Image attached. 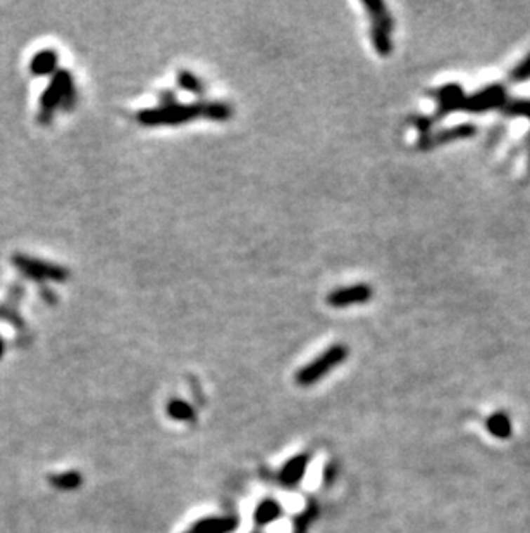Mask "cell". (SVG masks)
Masks as SVG:
<instances>
[{
	"label": "cell",
	"mask_w": 530,
	"mask_h": 533,
	"mask_svg": "<svg viewBox=\"0 0 530 533\" xmlns=\"http://www.w3.org/2000/svg\"><path fill=\"white\" fill-rule=\"evenodd\" d=\"M74 98H76L74 78H72L71 71L57 70L55 73H53L47 89L41 92V97H40V123H44V124L51 123L55 109L59 108V105L69 108V102L72 105Z\"/></svg>",
	"instance_id": "6da1fadb"
},
{
	"label": "cell",
	"mask_w": 530,
	"mask_h": 533,
	"mask_svg": "<svg viewBox=\"0 0 530 533\" xmlns=\"http://www.w3.org/2000/svg\"><path fill=\"white\" fill-rule=\"evenodd\" d=\"M204 116V102L198 104H171L143 109L138 113V123L143 127H176Z\"/></svg>",
	"instance_id": "7a4b0ae2"
},
{
	"label": "cell",
	"mask_w": 530,
	"mask_h": 533,
	"mask_svg": "<svg viewBox=\"0 0 530 533\" xmlns=\"http://www.w3.org/2000/svg\"><path fill=\"white\" fill-rule=\"evenodd\" d=\"M350 350L345 344H334L329 349L324 350L319 357L303 366L296 373V383L301 387H310L314 383L326 378L333 369H336L339 364H343L348 357Z\"/></svg>",
	"instance_id": "3957f363"
},
{
	"label": "cell",
	"mask_w": 530,
	"mask_h": 533,
	"mask_svg": "<svg viewBox=\"0 0 530 533\" xmlns=\"http://www.w3.org/2000/svg\"><path fill=\"white\" fill-rule=\"evenodd\" d=\"M14 268L21 273L22 276L29 278L33 281H53V283H64L69 278V271L66 268L53 262L44 261V259L25 256V254H14L11 257Z\"/></svg>",
	"instance_id": "277c9868"
},
{
	"label": "cell",
	"mask_w": 530,
	"mask_h": 533,
	"mask_svg": "<svg viewBox=\"0 0 530 533\" xmlns=\"http://www.w3.org/2000/svg\"><path fill=\"white\" fill-rule=\"evenodd\" d=\"M506 104V90L503 85H489L474 95H467L463 110L467 113H487L491 109L503 108Z\"/></svg>",
	"instance_id": "5b68a950"
},
{
	"label": "cell",
	"mask_w": 530,
	"mask_h": 533,
	"mask_svg": "<svg viewBox=\"0 0 530 533\" xmlns=\"http://www.w3.org/2000/svg\"><path fill=\"white\" fill-rule=\"evenodd\" d=\"M373 290L367 283H355L350 287H339L327 295V304L333 307H348L355 304H365L372 299Z\"/></svg>",
	"instance_id": "8992f818"
},
{
	"label": "cell",
	"mask_w": 530,
	"mask_h": 533,
	"mask_svg": "<svg viewBox=\"0 0 530 533\" xmlns=\"http://www.w3.org/2000/svg\"><path fill=\"white\" fill-rule=\"evenodd\" d=\"M434 98L437 102V116H446V114L463 109V102L467 95H465L463 89L458 83H449V85L437 89L434 92Z\"/></svg>",
	"instance_id": "52a82bcc"
},
{
	"label": "cell",
	"mask_w": 530,
	"mask_h": 533,
	"mask_svg": "<svg viewBox=\"0 0 530 533\" xmlns=\"http://www.w3.org/2000/svg\"><path fill=\"white\" fill-rule=\"evenodd\" d=\"M475 135V127L474 124H458L455 128H448L442 129V131L437 133H429V135L422 136V140L418 142V147L420 148H432L436 146H441V143H449L455 142V140H461V139H468V136Z\"/></svg>",
	"instance_id": "ba28073f"
},
{
	"label": "cell",
	"mask_w": 530,
	"mask_h": 533,
	"mask_svg": "<svg viewBox=\"0 0 530 533\" xmlns=\"http://www.w3.org/2000/svg\"><path fill=\"white\" fill-rule=\"evenodd\" d=\"M308 464H310V454H305L303 452V454L295 456V458L289 459L283 466V470L279 473V480L288 487L296 485L305 477V473H307Z\"/></svg>",
	"instance_id": "9c48e42d"
},
{
	"label": "cell",
	"mask_w": 530,
	"mask_h": 533,
	"mask_svg": "<svg viewBox=\"0 0 530 533\" xmlns=\"http://www.w3.org/2000/svg\"><path fill=\"white\" fill-rule=\"evenodd\" d=\"M59 66V54L53 49H44L38 51L29 60V71L33 76H48L53 75Z\"/></svg>",
	"instance_id": "30bf717a"
},
{
	"label": "cell",
	"mask_w": 530,
	"mask_h": 533,
	"mask_svg": "<svg viewBox=\"0 0 530 533\" xmlns=\"http://www.w3.org/2000/svg\"><path fill=\"white\" fill-rule=\"evenodd\" d=\"M236 528L234 518H204L193 525L192 533H232Z\"/></svg>",
	"instance_id": "8fae6325"
},
{
	"label": "cell",
	"mask_w": 530,
	"mask_h": 533,
	"mask_svg": "<svg viewBox=\"0 0 530 533\" xmlns=\"http://www.w3.org/2000/svg\"><path fill=\"white\" fill-rule=\"evenodd\" d=\"M364 7L372 19V26L387 30V32L392 33V18L389 14L387 7L380 0H365Z\"/></svg>",
	"instance_id": "7c38bea8"
},
{
	"label": "cell",
	"mask_w": 530,
	"mask_h": 533,
	"mask_svg": "<svg viewBox=\"0 0 530 533\" xmlns=\"http://www.w3.org/2000/svg\"><path fill=\"white\" fill-rule=\"evenodd\" d=\"M281 515H283V508H281L276 501H272V499H267V501L260 502V504L257 506L253 518L255 523L260 525V527H265V525L272 523L277 518H281Z\"/></svg>",
	"instance_id": "4fadbf2b"
},
{
	"label": "cell",
	"mask_w": 530,
	"mask_h": 533,
	"mask_svg": "<svg viewBox=\"0 0 530 533\" xmlns=\"http://www.w3.org/2000/svg\"><path fill=\"white\" fill-rule=\"evenodd\" d=\"M487 430L496 439H508L512 435V421L506 413H494L487 420Z\"/></svg>",
	"instance_id": "5bb4252c"
},
{
	"label": "cell",
	"mask_w": 530,
	"mask_h": 533,
	"mask_svg": "<svg viewBox=\"0 0 530 533\" xmlns=\"http://www.w3.org/2000/svg\"><path fill=\"white\" fill-rule=\"evenodd\" d=\"M371 38L372 45L377 52L383 57H387L392 52V41H391V32L383 28H377V26H371Z\"/></svg>",
	"instance_id": "9a60e30c"
},
{
	"label": "cell",
	"mask_w": 530,
	"mask_h": 533,
	"mask_svg": "<svg viewBox=\"0 0 530 533\" xmlns=\"http://www.w3.org/2000/svg\"><path fill=\"white\" fill-rule=\"evenodd\" d=\"M51 485L53 489L59 490H74L81 485V475L78 471H66V473H59V475H52L48 478Z\"/></svg>",
	"instance_id": "2e32d148"
},
{
	"label": "cell",
	"mask_w": 530,
	"mask_h": 533,
	"mask_svg": "<svg viewBox=\"0 0 530 533\" xmlns=\"http://www.w3.org/2000/svg\"><path fill=\"white\" fill-rule=\"evenodd\" d=\"M167 414H169L173 420L176 421H193L194 420V409L188 402L179 401V399H173V401L167 404Z\"/></svg>",
	"instance_id": "e0dca14e"
},
{
	"label": "cell",
	"mask_w": 530,
	"mask_h": 533,
	"mask_svg": "<svg viewBox=\"0 0 530 533\" xmlns=\"http://www.w3.org/2000/svg\"><path fill=\"white\" fill-rule=\"evenodd\" d=\"M178 85L181 86L186 92L201 95L205 92V85L197 75H193L192 71H179L178 73Z\"/></svg>",
	"instance_id": "ac0fdd59"
},
{
	"label": "cell",
	"mask_w": 530,
	"mask_h": 533,
	"mask_svg": "<svg viewBox=\"0 0 530 533\" xmlns=\"http://www.w3.org/2000/svg\"><path fill=\"white\" fill-rule=\"evenodd\" d=\"M232 116V108L226 102H208L204 104V117L213 121H226Z\"/></svg>",
	"instance_id": "d6986e66"
},
{
	"label": "cell",
	"mask_w": 530,
	"mask_h": 533,
	"mask_svg": "<svg viewBox=\"0 0 530 533\" xmlns=\"http://www.w3.org/2000/svg\"><path fill=\"white\" fill-rule=\"evenodd\" d=\"M510 79L515 83L530 79V54L527 57H524V59H522L520 63L513 68L512 73H510Z\"/></svg>",
	"instance_id": "ffe728a7"
},
{
	"label": "cell",
	"mask_w": 530,
	"mask_h": 533,
	"mask_svg": "<svg viewBox=\"0 0 530 533\" xmlns=\"http://www.w3.org/2000/svg\"><path fill=\"white\" fill-rule=\"evenodd\" d=\"M503 108L508 116H524L530 120V101H512Z\"/></svg>",
	"instance_id": "44dd1931"
},
{
	"label": "cell",
	"mask_w": 530,
	"mask_h": 533,
	"mask_svg": "<svg viewBox=\"0 0 530 533\" xmlns=\"http://www.w3.org/2000/svg\"><path fill=\"white\" fill-rule=\"evenodd\" d=\"M430 123H432V121H430L429 117H415V124H417V128L424 133H427L430 129Z\"/></svg>",
	"instance_id": "7402d4cb"
},
{
	"label": "cell",
	"mask_w": 530,
	"mask_h": 533,
	"mask_svg": "<svg viewBox=\"0 0 530 533\" xmlns=\"http://www.w3.org/2000/svg\"><path fill=\"white\" fill-rule=\"evenodd\" d=\"M4 354H6V340H4L2 337H0V359L4 357Z\"/></svg>",
	"instance_id": "603a6c76"
}]
</instances>
